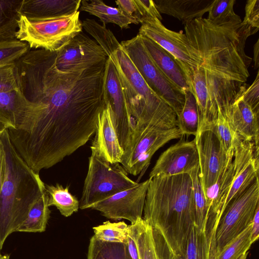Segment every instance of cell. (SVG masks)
Returning <instances> with one entry per match:
<instances>
[{"label": "cell", "instance_id": "47", "mask_svg": "<svg viewBox=\"0 0 259 259\" xmlns=\"http://www.w3.org/2000/svg\"><path fill=\"white\" fill-rule=\"evenodd\" d=\"M9 258H10V255L5 254L4 255H2L1 259H9Z\"/></svg>", "mask_w": 259, "mask_h": 259}, {"label": "cell", "instance_id": "37", "mask_svg": "<svg viewBox=\"0 0 259 259\" xmlns=\"http://www.w3.org/2000/svg\"><path fill=\"white\" fill-rule=\"evenodd\" d=\"M219 139L222 147L227 153L234 149L235 145L239 138L231 127L228 119L221 111L212 129Z\"/></svg>", "mask_w": 259, "mask_h": 259}, {"label": "cell", "instance_id": "24", "mask_svg": "<svg viewBox=\"0 0 259 259\" xmlns=\"http://www.w3.org/2000/svg\"><path fill=\"white\" fill-rule=\"evenodd\" d=\"M155 6L161 14L177 18L186 24L202 18L208 12L214 0H154Z\"/></svg>", "mask_w": 259, "mask_h": 259}, {"label": "cell", "instance_id": "48", "mask_svg": "<svg viewBox=\"0 0 259 259\" xmlns=\"http://www.w3.org/2000/svg\"><path fill=\"white\" fill-rule=\"evenodd\" d=\"M6 130V128H5L4 127H1L0 126V134H2V133L5 130Z\"/></svg>", "mask_w": 259, "mask_h": 259}, {"label": "cell", "instance_id": "33", "mask_svg": "<svg viewBox=\"0 0 259 259\" xmlns=\"http://www.w3.org/2000/svg\"><path fill=\"white\" fill-rule=\"evenodd\" d=\"M82 28L92 36L110 58L121 48L115 36L106 26L99 24L94 19L87 18L82 22Z\"/></svg>", "mask_w": 259, "mask_h": 259}, {"label": "cell", "instance_id": "17", "mask_svg": "<svg viewBox=\"0 0 259 259\" xmlns=\"http://www.w3.org/2000/svg\"><path fill=\"white\" fill-rule=\"evenodd\" d=\"M107 58L97 42L81 32L56 52L55 65L60 70L70 71L89 67Z\"/></svg>", "mask_w": 259, "mask_h": 259}, {"label": "cell", "instance_id": "29", "mask_svg": "<svg viewBox=\"0 0 259 259\" xmlns=\"http://www.w3.org/2000/svg\"><path fill=\"white\" fill-rule=\"evenodd\" d=\"M115 3L124 14L142 24L150 18L162 17L152 0H118Z\"/></svg>", "mask_w": 259, "mask_h": 259}, {"label": "cell", "instance_id": "6", "mask_svg": "<svg viewBox=\"0 0 259 259\" xmlns=\"http://www.w3.org/2000/svg\"><path fill=\"white\" fill-rule=\"evenodd\" d=\"M245 83L220 77L202 67L192 72L189 87L198 108L197 132L212 129L219 111L227 117Z\"/></svg>", "mask_w": 259, "mask_h": 259}, {"label": "cell", "instance_id": "18", "mask_svg": "<svg viewBox=\"0 0 259 259\" xmlns=\"http://www.w3.org/2000/svg\"><path fill=\"white\" fill-rule=\"evenodd\" d=\"M184 136L175 144L162 152L149 174V178L156 176H167L188 174L199 166L198 154L195 138L184 140Z\"/></svg>", "mask_w": 259, "mask_h": 259}, {"label": "cell", "instance_id": "25", "mask_svg": "<svg viewBox=\"0 0 259 259\" xmlns=\"http://www.w3.org/2000/svg\"><path fill=\"white\" fill-rule=\"evenodd\" d=\"M17 20L0 28V66L15 63L30 50L26 42L16 37Z\"/></svg>", "mask_w": 259, "mask_h": 259}, {"label": "cell", "instance_id": "46", "mask_svg": "<svg viewBox=\"0 0 259 259\" xmlns=\"http://www.w3.org/2000/svg\"><path fill=\"white\" fill-rule=\"evenodd\" d=\"M248 254V252L243 254L239 259H246Z\"/></svg>", "mask_w": 259, "mask_h": 259}, {"label": "cell", "instance_id": "35", "mask_svg": "<svg viewBox=\"0 0 259 259\" xmlns=\"http://www.w3.org/2000/svg\"><path fill=\"white\" fill-rule=\"evenodd\" d=\"M251 228V224L217 253L216 259H239L247 252L253 244Z\"/></svg>", "mask_w": 259, "mask_h": 259}, {"label": "cell", "instance_id": "38", "mask_svg": "<svg viewBox=\"0 0 259 259\" xmlns=\"http://www.w3.org/2000/svg\"><path fill=\"white\" fill-rule=\"evenodd\" d=\"M235 0H214L207 19L214 24L240 20L234 11Z\"/></svg>", "mask_w": 259, "mask_h": 259}, {"label": "cell", "instance_id": "10", "mask_svg": "<svg viewBox=\"0 0 259 259\" xmlns=\"http://www.w3.org/2000/svg\"><path fill=\"white\" fill-rule=\"evenodd\" d=\"M120 45L148 87L173 109L177 116L179 115L184 104L185 94L158 67L140 35L138 34L130 39L122 41Z\"/></svg>", "mask_w": 259, "mask_h": 259}, {"label": "cell", "instance_id": "22", "mask_svg": "<svg viewBox=\"0 0 259 259\" xmlns=\"http://www.w3.org/2000/svg\"><path fill=\"white\" fill-rule=\"evenodd\" d=\"M80 0H23L18 14L31 19L68 15L80 8Z\"/></svg>", "mask_w": 259, "mask_h": 259}, {"label": "cell", "instance_id": "32", "mask_svg": "<svg viewBox=\"0 0 259 259\" xmlns=\"http://www.w3.org/2000/svg\"><path fill=\"white\" fill-rule=\"evenodd\" d=\"M88 259H132L126 243L104 242L91 238Z\"/></svg>", "mask_w": 259, "mask_h": 259}, {"label": "cell", "instance_id": "21", "mask_svg": "<svg viewBox=\"0 0 259 259\" xmlns=\"http://www.w3.org/2000/svg\"><path fill=\"white\" fill-rule=\"evenodd\" d=\"M133 224L138 259H174L173 253L157 229L143 218Z\"/></svg>", "mask_w": 259, "mask_h": 259}, {"label": "cell", "instance_id": "14", "mask_svg": "<svg viewBox=\"0 0 259 259\" xmlns=\"http://www.w3.org/2000/svg\"><path fill=\"white\" fill-rule=\"evenodd\" d=\"M195 137L200 176L205 193L215 184L225 171L234 157V149L226 152L211 129L199 131Z\"/></svg>", "mask_w": 259, "mask_h": 259}, {"label": "cell", "instance_id": "13", "mask_svg": "<svg viewBox=\"0 0 259 259\" xmlns=\"http://www.w3.org/2000/svg\"><path fill=\"white\" fill-rule=\"evenodd\" d=\"M103 95L104 102L110 106L119 141L124 150L132 134V120L118 72L109 58L105 66Z\"/></svg>", "mask_w": 259, "mask_h": 259}, {"label": "cell", "instance_id": "30", "mask_svg": "<svg viewBox=\"0 0 259 259\" xmlns=\"http://www.w3.org/2000/svg\"><path fill=\"white\" fill-rule=\"evenodd\" d=\"M46 190L49 196V206H55L62 215L65 217L71 215L79 208V202L71 194L68 187H64L57 184L56 185H46Z\"/></svg>", "mask_w": 259, "mask_h": 259}, {"label": "cell", "instance_id": "27", "mask_svg": "<svg viewBox=\"0 0 259 259\" xmlns=\"http://www.w3.org/2000/svg\"><path fill=\"white\" fill-rule=\"evenodd\" d=\"M79 8L99 18L104 26L112 23L121 29H127L131 24H138L134 19L126 15L119 9L108 6L102 1H81Z\"/></svg>", "mask_w": 259, "mask_h": 259}, {"label": "cell", "instance_id": "26", "mask_svg": "<svg viewBox=\"0 0 259 259\" xmlns=\"http://www.w3.org/2000/svg\"><path fill=\"white\" fill-rule=\"evenodd\" d=\"M216 220L209 218L205 231L200 230L195 223L192 225L183 254L174 259H209L210 238Z\"/></svg>", "mask_w": 259, "mask_h": 259}, {"label": "cell", "instance_id": "4", "mask_svg": "<svg viewBox=\"0 0 259 259\" xmlns=\"http://www.w3.org/2000/svg\"><path fill=\"white\" fill-rule=\"evenodd\" d=\"M6 158V175L0 192V253L7 237L24 222L34 203L46 192L39 174L21 158L7 129L0 135Z\"/></svg>", "mask_w": 259, "mask_h": 259}, {"label": "cell", "instance_id": "20", "mask_svg": "<svg viewBox=\"0 0 259 259\" xmlns=\"http://www.w3.org/2000/svg\"><path fill=\"white\" fill-rule=\"evenodd\" d=\"M246 85L245 83L239 91L226 118L240 139L253 143L255 153L258 155L259 113L255 112L243 99L242 92Z\"/></svg>", "mask_w": 259, "mask_h": 259}, {"label": "cell", "instance_id": "15", "mask_svg": "<svg viewBox=\"0 0 259 259\" xmlns=\"http://www.w3.org/2000/svg\"><path fill=\"white\" fill-rule=\"evenodd\" d=\"M150 178L98 202L91 209L99 211L113 220L125 219L131 224L142 219L145 200Z\"/></svg>", "mask_w": 259, "mask_h": 259}, {"label": "cell", "instance_id": "28", "mask_svg": "<svg viewBox=\"0 0 259 259\" xmlns=\"http://www.w3.org/2000/svg\"><path fill=\"white\" fill-rule=\"evenodd\" d=\"M48 201L49 196L46 190L32 205L26 218L17 229L16 232H44L51 213Z\"/></svg>", "mask_w": 259, "mask_h": 259}, {"label": "cell", "instance_id": "8", "mask_svg": "<svg viewBox=\"0 0 259 259\" xmlns=\"http://www.w3.org/2000/svg\"><path fill=\"white\" fill-rule=\"evenodd\" d=\"M183 136L178 127L168 128L157 123L136 126L120 164L130 174L137 176L149 165L154 154L169 141Z\"/></svg>", "mask_w": 259, "mask_h": 259}, {"label": "cell", "instance_id": "39", "mask_svg": "<svg viewBox=\"0 0 259 259\" xmlns=\"http://www.w3.org/2000/svg\"><path fill=\"white\" fill-rule=\"evenodd\" d=\"M21 0H0V28L19 18Z\"/></svg>", "mask_w": 259, "mask_h": 259}, {"label": "cell", "instance_id": "3", "mask_svg": "<svg viewBox=\"0 0 259 259\" xmlns=\"http://www.w3.org/2000/svg\"><path fill=\"white\" fill-rule=\"evenodd\" d=\"M143 212V220L161 234L174 256L181 255L195 219L189 175L150 178Z\"/></svg>", "mask_w": 259, "mask_h": 259}, {"label": "cell", "instance_id": "16", "mask_svg": "<svg viewBox=\"0 0 259 259\" xmlns=\"http://www.w3.org/2000/svg\"><path fill=\"white\" fill-rule=\"evenodd\" d=\"M28 109L16 73L15 62L0 66V126L15 128Z\"/></svg>", "mask_w": 259, "mask_h": 259}, {"label": "cell", "instance_id": "7", "mask_svg": "<svg viewBox=\"0 0 259 259\" xmlns=\"http://www.w3.org/2000/svg\"><path fill=\"white\" fill-rule=\"evenodd\" d=\"M79 12L60 17L31 19L19 15L16 38L31 49L57 52L82 32Z\"/></svg>", "mask_w": 259, "mask_h": 259}, {"label": "cell", "instance_id": "49", "mask_svg": "<svg viewBox=\"0 0 259 259\" xmlns=\"http://www.w3.org/2000/svg\"><path fill=\"white\" fill-rule=\"evenodd\" d=\"M2 255H1V253H0V259L1 258Z\"/></svg>", "mask_w": 259, "mask_h": 259}, {"label": "cell", "instance_id": "43", "mask_svg": "<svg viewBox=\"0 0 259 259\" xmlns=\"http://www.w3.org/2000/svg\"><path fill=\"white\" fill-rule=\"evenodd\" d=\"M251 241L253 243L259 237V209H258L253 217L251 223Z\"/></svg>", "mask_w": 259, "mask_h": 259}, {"label": "cell", "instance_id": "12", "mask_svg": "<svg viewBox=\"0 0 259 259\" xmlns=\"http://www.w3.org/2000/svg\"><path fill=\"white\" fill-rule=\"evenodd\" d=\"M141 24L138 34L152 39L177 60L185 73L189 86L192 72L200 66L201 62L186 34L168 29L155 18Z\"/></svg>", "mask_w": 259, "mask_h": 259}, {"label": "cell", "instance_id": "34", "mask_svg": "<svg viewBox=\"0 0 259 259\" xmlns=\"http://www.w3.org/2000/svg\"><path fill=\"white\" fill-rule=\"evenodd\" d=\"M177 127L183 136H196L198 128V112L196 101L191 92L185 93V102L177 116Z\"/></svg>", "mask_w": 259, "mask_h": 259}, {"label": "cell", "instance_id": "50", "mask_svg": "<svg viewBox=\"0 0 259 259\" xmlns=\"http://www.w3.org/2000/svg\"><path fill=\"white\" fill-rule=\"evenodd\" d=\"M0 135H1V134H0Z\"/></svg>", "mask_w": 259, "mask_h": 259}, {"label": "cell", "instance_id": "1", "mask_svg": "<svg viewBox=\"0 0 259 259\" xmlns=\"http://www.w3.org/2000/svg\"><path fill=\"white\" fill-rule=\"evenodd\" d=\"M56 55V52L30 50L15 62L20 92L28 107L19 125L7 130L18 154L38 174L90 140L105 105L106 61L63 71L55 65Z\"/></svg>", "mask_w": 259, "mask_h": 259}, {"label": "cell", "instance_id": "9", "mask_svg": "<svg viewBox=\"0 0 259 259\" xmlns=\"http://www.w3.org/2000/svg\"><path fill=\"white\" fill-rule=\"evenodd\" d=\"M138 183L128 177L119 163L111 164L91 154L79 208H90L94 204Z\"/></svg>", "mask_w": 259, "mask_h": 259}, {"label": "cell", "instance_id": "2", "mask_svg": "<svg viewBox=\"0 0 259 259\" xmlns=\"http://www.w3.org/2000/svg\"><path fill=\"white\" fill-rule=\"evenodd\" d=\"M184 29L201 62L200 67L228 80L247 81L252 59L244 49L247 38L252 34L241 19L214 24L202 17L186 24Z\"/></svg>", "mask_w": 259, "mask_h": 259}, {"label": "cell", "instance_id": "42", "mask_svg": "<svg viewBox=\"0 0 259 259\" xmlns=\"http://www.w3.org/2000/svg\"><path fill=\"white\" fill-rule=\"evenodd\" d=\"M6 175V158L4 146L0 140V192Z\"/></svg>", "mask_w": 259, "mask_h": 259}, {"label": "cell", "instance_id": "5", "mask_svg": "<svg viewBox=\"0 0 259 259\" xmlns=\"http://www.w3.org/2000/svg\"><path fill=\"white\" fill-rule=\"evenodd\" d=\"M109 58L118 72L133 126L158 122L177 127L173 109L148 87L122 48Z\"/></svg>", "mask_w": 259, "mask_h": 259}, {"label": "cell", "instance_id": "11", "mask_svg": "<svg viewBox=\"0 0 259 259\" xmlns=\"http://www.w3.org/2000/svg\"><path fill=\"white\" fill-rule=\"evenodd\" d=\"M258 209V177L243 193L228 204L217 222L215 233L217 254L251 224Z\"/></svg>", "mask_w": 259, "mask_h": 259}, {"label": "cell", "instance_id": "45", "mask_svg": "<svg viewBox=\"0 0 259 259\" xmlns=\"http://www.w3.org/2000/svg\"><path fill=\"white\" fill-rule=\"evenodd\" d=\"M254 68L257 69L259 66V39H258L253 46Z\"/></svg>", "mask_w": 259, "mask_h": 259}, {"label": "cell", "instance_id": "40", "mask_svg": "<svg viewBox=\"0 0 259 259\" xmlns=\"http://www.w3.org/2000/svg\"><path fill=\"white\" fill-rule=\"evenodd\" d=\"M242 23L249 28L252 35L259 29V1L248 0L245 6V16Z\"/></svg>", "mask_w": 259, "mask_h": 259}, {"label": "cell", "instance_id": "41", "mask_svg": "<svg viewBox=\"0 0 259 259\" xmlns=\"http://www.w3.org/2000/svg\"><path fill=\"white\" fill-rule=\"evenodd\" d=\"M244 101L256 112L259 113V72L252 84L244 87L242 92Z\"/></svg>", "mask_w": 259, "mask_h": 259}, {"label": "cell", "instance_id": "19", "mask_svg": "<svg viewBox=\"0 0 259 259\" xmlns=\"http://www.w3.org/2000/svg\"><path fill=\"white\" fill-rule=\"evenodd\" d=\"M98 115L95 136L91 146L92 154L111 164L120 163L124 150L120 144L109 104Z\"/></svg>", "mask_w": 259, "mask_h": 259}, {"label": "cell", "instance_id": "23", "mask_svg": "<svg viewBox=\"0 0 259 259\" xmlns=\"http://www.w3.org/2000/svg\"><path fill=\"white\" fill-rule=\"evenodd\" d=\"M140 35L151 57L170 82L184 94L190 91L185 73L177 60L152 39Z\"/></svg>", "mask_w": 259, "mask_h": 259}, {"label": "cell", "instance_id": "36", "mask_svg": "<svg viewBox=\"0 0 259 259\" xmlns=\"http://www.w3.org/2000/svg\"><path fill=\"white\" fill-rule=\"evenodd\" d=\"M93 230L94 236L99 240L108 242H126L128 225L123 221L111 223L108 221L94 227Z\"/></svg>", "mask_w": 259, "mask_h": 259}, {"label": "cell", "instance_id": "31", "mask_svg": "<svg viewBox=\"0 0 259 259\" xmlns=\"http://www.w3.org/2000/svg\"><path fill=\"white\" fill-rule=\"evenodd\" d=\"M188 174L192 182L195 219V224L201 231L206 230L210 207L204 194L199 171V166L192 169Z\"/></svg>", "mask_w": 259, "mask_h": 259}, {"label": "cell", "instance_id": "44", "mask_svg": "<svg viewBox=\"0 0 259 259\" xmlns=\"http://www.w3.org/2000/svg\"><path fill=\"white\" fill-rule=\"evenodd\" d=\"M217 226V222L214 224L210 235V244H209V259H216L217 257V249L216 242L215 238V229Z\"/></svg>", "mask_w": 259, "mask_h": 259}]
</instances>
